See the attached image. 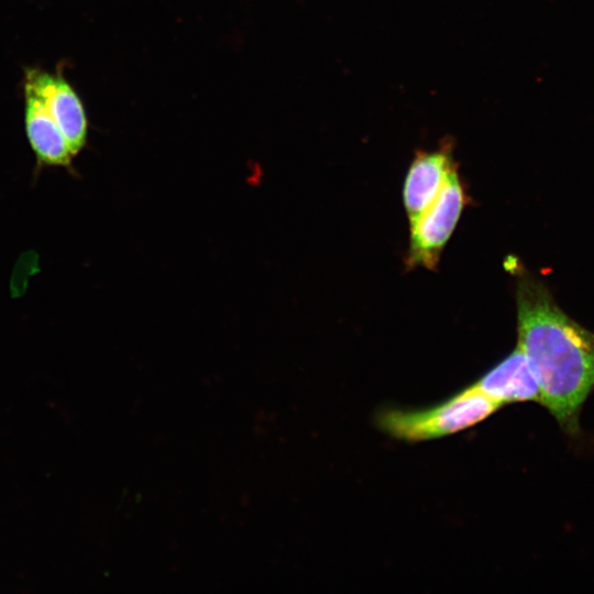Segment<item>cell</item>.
I'll use <instances>...</instances> for the list:
<instances>
[{"label": "cell", "mask_w": 594, "mask_h": 594, "mask_svg": "<svg viewBox=\"0 0 594 594\" xmlns=\"http://www.w3.org/2000/svg\"><path fill=\"white\" fill-rule=\"evenodd\" d=\"M518 348L540 387V402L570 437L580 433V414L594 391V332L571 319L537 277L517 283Z\"/></svg>", "instance_id": "cell-1"}, {"label": "cell", "mask_w": 594, "mask_h": 594, "mask_svg": "<svg viewBox=\"0 0 594 594\" xmlns=\"http://www.w3.org/2000/svg\"><path fill=\"white\" fill-rule=\"evenodd\" d=\"M501 407L471 384L428 408L382 410L376 421L378 428L392 438L406 442H421L473 428Z\"/></svg>", "instance_id": "cell-2"}, {"label": "cell", "mask_w": 594, "mask_h": 594, "mask_svg": "<svg viewBox=\"0 0 594 594\" xmlns=\"http://www.w3.org/2000/svg\"><path fill=\"white\" fill-rule=\"evenodd\" d=\"M466 199L465 189L455 168L448 176L436 200L410 226V243L406 257L408 268L416 266L437 268L440 254L458 224Z\"/></svg>", "instance_id": "cell-3"}, {"label": "cell", "mask_w": 594, "mask_h": 594, "mask_svg": "<svg viewBox=\"0 0 594 594\" xmlns=\"http://www.w3.org/2000/svg\"><path fill=\"white\" fill-rule=\"evenodd\" d=\"M23 81L40 94L76 157L87 145L89 123L79 95L64 75V66L58 65L54 73L40 67H26Z\"/></svg>", "instance_id": "cell-4"}, {"label": "cell", "mask_w": 594, "mask_h": 594, "mask_svg": "<svg viewBox=\"0 0 594 594\" xmlns=\"http://www.w3.org/2000/svg\"><path fill=\"white\" fill-rule=\"evenodd\" d=\"M24 128L30 147L35 156L36 172L42 168H64L77 175L74 155L59 128L48 113L40 94L23 81Z\"/></svg>", "instance_id": "cell-5"}, {"label": "cell", "mask_w": 594, "mask_h": 594, "mask_svg": "<svg viewBox=\"0 0 594 594\" xmlns=\"http://www.w3.org/2000/svg\"><path fill=\"white\" fill-rule=\"evenodd\" d=\"M472 384L502 407L514 403L540 402L537 377L518 346Z\"/></svg>", "instance_id": "cell-6"}, {"label": "cell", "mask_w": 594, "mask_h": 594, "mask_svg": "<svg viewBox=\"0 0 594 594\" xmlns=\"http://www.w3.org/2000/svg\"><path fill=\"white\" fill-rule=\"evenodd\" d=\"M457 168L448 150L420 152L414 158L405 179L404 205L410 226L431 206L448 176Z\"/></svg>", "instance_id": "cell-7"}]
</instances>
